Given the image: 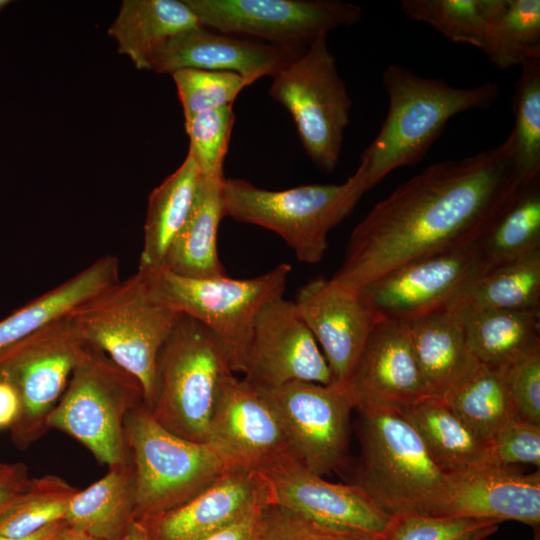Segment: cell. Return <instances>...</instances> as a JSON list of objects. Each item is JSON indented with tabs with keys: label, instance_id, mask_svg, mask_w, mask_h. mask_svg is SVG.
Masks as SVG:
<instances>
[{
	"label": "cell",
	"instance_id": "6da1fadb",
	"mask_svg": "<svg viewBox=\"0 0 540 540\" xmlns=\"http://www.w3.org/2000/svg\"><path fill=\"white\" fill-rule=\"evenodd\" d=\"M521 187L509 136L491 149L432 164L355 226L330 279L358 293L403 264L477 242Z\"/></svg>",
	"mask_w": 540,
	"mask_h": 540
},
{
	"label": "cell",
	"instance_id": "c3c4849f",
	"mask_svg": "<svg viewBox=\"0 0 540 540\" xmlns=\"http://www.w3.org/2000/svg\"><path fill=\"white\" fill-rule=\"evenodd\" d=\"M66 523V522H65ZM55 540H104L92 535H89L80 530L69 527L67 524L58 534Z\"/></svg>",
	"mask_w": 540,
	"mask_h": 540
},
{
	"label": "cell",
	"instance_id": "816d5d0a",
	"mask_svg": "<svg viewBox=\"0 0 540 540\" xmlns=\"http://www.w3.org/2000/svg\"><path fill=\"white\" fill-rule=\"evenodd\" d=\"M11 464L0 462V477H2L6 471L9 469Z\"/></svg>",
	"mask_w": 540,
	"mask_h": 540
},
{
	"label": "cell",
	"instance_id": "f1b7e54d",
	"mask_svg": "<svg viewBox=\"0 0 540 540\" xmlns=\"http://www.w3.org/2000/svg\"><path fill=\"white\" fill-rule=\"evenodd\" d=\"M200 179V169L188 153L182 164L150 193L139 271L163 268L168 251L191 212Z\"/></svg>",
	"mask_w": 540,
	"mask_h": 540
},
{
	"label": "cell",
	"instance_id": "277c9868",
	"mask_svg": "<svg viewBox=\"0 0 540 540\" xmlns=\"http://www.w3.org/2000/svg\"><path fill=\"white\" fill-rule=\"evenodd\" d=\"M367 192L356 170L342 184H309L267 190L238 178L222 182L224 216L275 232L301 262L319 263L328 233L345 219Z\"/></svg>",
	"mask_w": 540,
	"mask_h": 540
},
{
	"label": "cell",
	"instance_id": "9a60e30c",
	"mask_svg": "<svg viewBox=\"0 0 540 540\" xmlns=\"http://www.w3.org/2000/svg\"><path fill=\"white\" fill-rule=\"evenodd\" d=\"M208 442L233 466L258 472L294 457L272 405L233 372L219 383Z\"/></svg>",
	"mask_w": 540,
	"mask_h": 540
},
{
	"label": "cell",
	"instance_id": "74e56055",
	"mask_svg": "<svg viewBox=\"0 0 540 540\" xmlns=\"http://www.w3.org/2000/svg\"><path fill=\"white\" fill-rule=\"evenodd\" d=\"M171 76L185 120L205 111L231 106L239 93L252 84L236 73L225 71L182 69Z\"/></svg>",
	"mask_w": 540,
	"mask_h": 540
},
{
	"label": "cell",
	"instance_id": "d6a6232c",
	"mask_svg": "<svg viewBox=\"0 0 540 540\" xmlns=\"http://www.w3.org/2000/svg\"><path fill=\"white\" fill-rule=\"evenodd\" d=\"M508 365L480 364L469 379L442 399L486 445L512 418L507 382Z\"/></svg>",
	"mask_w": 540,
	"mask_h": 540
},
{
	"label": "cell",
	"instance_id": "836d02e7",
	"mask_svg": "<svg viewBox=\"0 0 540 540\" xmlns=\"http://www.w3.org/2000/svg\"><path fill=\"white\" fill-rule=\"evenodd\" d=\"M481 50L501 70L540 59V1L497 0Z\"/></svg>",
	"mask_w": 540,
	"mask_h": 540
},
{
	"label": "cell",
	"instance_id": "cb8c5ba5",
	"mask_svg": "<svg viewBox=\"0 0 540 540\" xmlns=\"http://www.w3.org/2000/svg\"><path fill=\"white\" fill-rule=\"evenodd\" d=\"M136 473L130 454L71 499L64 521L104 540H121L135 521Z\"/></svg>",
	"mask_w": 540,
	"mask_h": 540
},
{
	"label": "cell",
	"instance_id": "ab89813d",
	"mask_svg": "<svg viewBox=\"0 0 540 540\" xmlns=\"http://www.w3.org/2000/svg\"><path fill=\"white\" fill-rule=\"evenodd\" d=\"M251 540H378L309 520L273 503L260 511Z\"/></svg>",
	"mask_w": 540,
	"mask_h": 540
},
{
	"label": "cell",
	"instance_id": "9c48e42d",
	"mask_svg": "<svg viewBox=\"0 0 540 540\" xmlns=\"http://www.w3.org/2000/svg\"><path fill=\"white\" fill-rule=\"evenodd\" d=\"M142 403L138 380L88 344L47 418V427L72 436L110 467L128 457L124 422Z\"/></svg>",
	"mask_w": 540,
	"mask_h": 540
},
{
	"label": "cell",
	"instance_id": "52a82bcc",
	"mask_svg": "<svg viewBox=\"0 0 540 540\" xmlns=\"http://www.w3.org/2000/svg\"><path fill=\"white\" fill-rule=\"evenodd\" d=\"M124 439L136 473L135 521L180 506L234 467L209 442L165 429L145 403L126 416Z\"/></svg>",
	"mask_w": 540,
	"mask_h": 540
},
{
	"label": "cell",
	"instance_id": "d4e9b609",
	"mask_svg": "<svg viewBox=\"0 0 540 540\" xmlns=\"http://www.w3.org/2000/svg\"><path fill=\"white\" fill-rule=\"evenodd\" d=\"M119 280V260L105 255L0 320V350L68 315Z\"/></svg>",
	"mask_w": 540,
	"mask_h": 540
},
{
	"label": "cell",
	"instance_id": "3957f363",
	"mask_svg": "<svg viewBox=\"0 0 540 540\" xmlns=\"http://www.w3.org/2000/svg\"><path fill=\"white\" fill-rule=\"evenodd\" d=\"M69 315L88 344L138 380L149 409L158 356L180 314L155 295L146 274L118 280Z\"/></svg>",
	"mask_w": 540,
	"mask_h": 540
},
{
	"label": "cell",
	"instance_id": "7c38bea8",
	"mask_svg": "<svg viewBox=\"0 0 540 540\" xmlns=\"http://www.w3.org/2000/svg\"><path fill=\"white\" fill-rule=\"evenodd\" d=\"M198 23L302 53L318 37L359 22L362 8L338 0H183Z\"/></svg>",
	"mask_w": 540,
	"mask_h": 540
},
{
	"label": "cell",
	"instance_id": "bcb514c9",
	"mask_svg": "<svg viewBox=\"0 0 540 540\" xmlns=\"http://www.w3.org/2000/svg\"><path fill=\"white\" fill-rule=\"evenodd\" d=\"M20 408L19 397L15 389L0 380V429L10 428L15 422Z\"/></svg>",
	"mask_w": 540,
	"mask_h": 540
},
{
	"label": "cell",
	"instance_id": "5b68a950",
	"mask_svg": "<svg viewBox=\"0 0 540 540\" xmlns=\"http://www.w3.org/2000/svg\"><path fill=\"white\" fill-rule=\"evenodd\" d=\"M359 413L361 464L354 485L393 518L430 515L445 491L447 474L401 412Z\"/></svg>",
	"mask_w": 540,
	"mask_h": 540
},
{
	"label": "cell",
	"instance_id": "8d00e7d4",
	"mask_svg": "<svg viewBox=\"0 0 540 540\" xmlns=\"http://www.w3.org/2000/svg\"><path fill=\"white\" fill-rule=\"evenodd\" d=\"M497 0H402L403 13L455 43L482 49Z\"/></svg>",
	"mask_w": 540,
	"mask_h": 540
},
{
	"label": "cell",
	"instance_id": "ee69618b",
	"mask_svg": "<svg viewBox=\"0 0 540 540\" xmlns=\"http://www.w3.org/2000/svg\"><path fill=\"white\" fill-rule=\"evenodd\" d=\"M28 468L24 463L11 464L6 473L0 477V515L26 487Z\"/></svg>",
	"mask_w": 540,
	"mask_h": 540
},
{
	"label": "cell",
	"instance_id": "f6af8a7d",
	"mask_svg": "<svg viewBox=\"0 0 540 540\" xmlns=\"http://www.w3.org/2000/svg\"><path fill=\"white\" fill-rule=\"evenodd\" d=\"M265 505L253 510L228 527L201 540H251L259 513Z\"/></svg>",
	"mask_w": 540,
	"mask_h": 540
},
{
	"label": "cell",
	"instance_id": "db71d44e",
	"mask_svg": "<svg viewBox=\"0 0 540 540\" xmlns=\"http://www.w3.org/2000/svg\"><path fill=\"white\" fill-rule=\"evenodd\" d=\"M534 530H535L534 540H540L539 527L534 528Z\"/></svg>",
	"mask_w": 540,
	"mask_h": 540
},
{
	"label": "cell",
	"instance_id": "484cf974",
	"mask_svg": "<svg viewBox=\"0 0 540 540\" xmlns=\"http://www.w3.org/2000/svg\"><path fill=\"white\" fill-rule=\"evenodd\" d=\"M223 179L201 175L191 212L168 251L163 269L195 279L226 276L217 250L218 227L225 217Z\"/></svg>",
	"mask_w": 540,
	"mask_h": 540
},
{
	"label": "cell",
	"instance_id": "8992f818",
	"mask_svg": "<svg viewBox=\"0 0 540 540\" xmlns=\"http://www.w3.org/2000/svg\"><path fill=\"white\" fill-rule=\"evenodd\" d=\"M291 269L281 263L249 279L187 278L163 268L141 272L162 302L207 327L221 345L231 371L242 373L256 318L266 305L283 297Z\"/></svg>",
	"mask_w": 540,
	"mask_h": 540
},
{
	"label": "cell",
	"instance_id": "30bf717a",
	"mask_svg": "<svg viewBox=\"0 0 540 540\" xmlns=\"http://www.w3.org/2000/svg\"><path fill=\"white\" fill-rule=\"evenodd\" d=\"M327 36L315 39L273 77L269 95L290 113L309 158L330 173L340 159L352 102Z\"/></svg>",
	"mask_w": 540,
	"mask_h": 540
},
{
	"label": "cell",
	"instance_id": "7a4b0ae2",
	"mask_svg": "<svg viewBox=\"0 0 540 540\" xmlns=\"http://www.w3.org/2000/svg\"><path fill=\"white\" fill-rule=\"evenodd\" d=\"M382 84L389 98L388 112L357 168L367 191L392 171L421 161L452 117L487 109L500 95L493 82L454 87L400 64L385 68Z\"/></svg>",
	"mask_w": 540,
	"mask_h": 540
},
{
	"label": "cell",
	"instance_id": "60d3db41",
	"mask_svg": "<svg viewBox=\"0 0 540 540\" xmlns=\"http://www.w3.org/2000/svg\"><path fill=\"white\" fill-rule=\"evenodd\" d=\"M498 524L494 520L413 514L394 518L380 540H463L482 528Z\"/></svg>",
	"mask_w": 540,
	"mask_h": 540
},
{
	"label": "cell",
	"instance_id": "f546056e",
	"mask_svg": "<svg viewBox=\"0 0 540 540\" xmlns=\"http://www.w3.org/2000/svg\"><path fill=\"white\" fill-rule=\"evenodd\" d=\"M401 413L422 439L432 460L446 474L491 464L487 445L460 421L442 399L425 396Z\"/></svg>",
	"mask_w": 540,
	"mask_h": 540
},
{
	"label": "cell",
	"instance_id": "4dcf8cb0",
	"mask_svg": "<svg viewBox=\"0 0 540 540\" xmlns=\"http://www.w3.org/2000/svg\"><path fill=\"white\" fill-rule=\"evenodd\" d=\"M540 250L496 266L470 282L446 310H532L539 308Z\"/></svg>",
	"mask_w": 540,
	"mask_h": 540
},
{
	"label": "cell",
	"instance_id": "ba28073f",
	"mask_svg": "<svg viewBox=\"0 0 540 540\" xmlns=\"http://www.w3.org/2000/svg\"><path fill=\"white\" fill-rule=\"evenodd\" d=\"M229 372L226 355L210 330L180 314L158 356L152 417L177 436L208 442L217 389Z\"/></svg>",
	"mask_w": 540,
	"mask_h": 540
},
{
	"label": "cell",
	"instance_id": "44dd1931",
	"mask_svg": "<svg viewBox=\"0 0 540 540\" xmlns=\"http://www.w3.org/2000/svg\"><path fill=\"white\" fill-rule=\"evenodd\" d=\"M268 503L264 477L234 466L180 506L137 521L149 540H201Z\"/></svg>",
	"mask_w": 540,
	"mask_h": 540
},
{
	"label": "cell",
	"instance_id": "f5cc1de1",
	"mask_svg": "<svg viewBox=\"0 0 540 540\" xmlns=\"http://www.w3.org/2000/svg\"><path fill=\"white\" fill-rule=\"evenodd\" d=\"M10 3H11V1H9V0H0V12H1L6 6H8Z\"/></svg>",
	"mask_w": 540,
	"mask_h": 540
},
{
	"label": "cell",
	"instance_id": "b9f144b4",
	"mask_svg": "<svg viewBox=\"0 0 540 540\" xmlns=\"http://www.w3.org/2000/svg\"><path fill=\"white\" fill-rule=\"evenodd\" d=\"M487 454L491 464L523 463L539 468L540 424L510 418L487 444Z\"/></svg>",
	"mask_w": 540,
	"mask_h": 540
},
{
	"label": "cell",
	"instance_id": "e575fe53",
	"mask_svg": "<svg viewBox=\"0 0 540 540\" xmlns=\"http://www.w3.org/2000/svg\"><path fill=\"white\" fill-rule=\"evenodd\" d=\"M79 489L55 475L29 479L0 515V536L25 537L64 520Z\"/></svg>",
	"mask_w": 540,
	"mask_h": 540
},
{
	"label": "cell",
	"instance_id": "e0dca14e",
	"mask_svg": "<svg viewBox=\"0 0 540 540\" xmlns=\"http://www.w3.org/2000/svg\"><path fill=\"white\" fill-rule=\"evenodd\" d=\"M243 379L256 388L292 381L328 385L331 369L294 302L278 298L258 314L246 356Z\"/></svg>",
	"mask_w": 540,
	"mask_h": 540
},
{
	"label": "cell",
	"instance_id": "d6986e66",
	"mask_svg": "<svg viewBox=\"0 0 540 540\" xmlns=\"http://www.w3.org/2000/svg\"><path fill=\"white\" fill-rule=\"evenodd\" d=\"M430 516L514 520L540 524V472L484 464L447 474V485Z\"/></svg>",
	"mask_w": 540,
	"mask_h": 540
},
{
	"label": "cell",
	"instance_id": "f907efd6",
	"mask_svg": "<svg viewBox=\"0 0 540 540\" xmlns=\"http://www.w3.org/2000/svg\"><path fill=\"white\" fill-rule=\"evenodd\" d=\"M498 528V525L488 526L485 528H482L473 534L469 535L463 540H484L488 536H490L492 533L496 532Z\"/></svg>",
	"mask_w": 540,
	"mask_h": 540
},
{
	"label": "cell",
	"instance_id": "7402d4cb",
	"mask_svg": "<svg viewBox=\"0 0 540 540\" xmlns=\"http://www.w3.org/2000/svg\"><path fill=\"white\" fill-rule=\"evenodd\" d=\"M300 54L199 24L159 48L150 59L149 70L168 74L182 69L225 71L254 83L264 76L273 78Z\"/></svg>",
	"mask_w": 540,
	"mask_h": 540
},
{
	"label": "cell",
	"instance_id": "603a6c76",
	"mask_svg": "<svg viewBox=\"0 0 540 540\" xmlns=\"http://www.w3.org/2000/svg\"><path fill=\"white\" fill-rule=\"evenodd\" d=\"M413 350L427 396L443 399L480 366L458 318L440 310L409 323Z\"/></svg>",
	"mask_w": 540,
	"mask_h": 540
},
{
	"label": "cell",
	"instance_id": "1f68e13d",
	"mask_svg": "<svg viewBox=\"0 0 540 540\" xmlns=\"http://www.w3.org/2000/svg\"><path fill=\"white\" fill-rule=\"evenodd\" d=\"M484 273L540 250V182L521 187L477 241Z\"/></svg>",
	"mask_w": 540,
	"mask_h": 540
},
{
	"label": "cell",
	"instance_id": "681fc988",
	"mask_svg": "<svg viewBox=\"0 0 540 540\" xmlns=\"http://www.w3.org/2000/svg\"><path fill=\"white\" fill-rule=\"evenodd\" d=\"M121 540H149V538L142 524L134 521Z\"/></svg>",
	"mask_w": 540,
	"mask_h": 540
},
{
	"label": "cell",
	"instance_id": "2e32d148",
	"mask_svg": "<svg viewBox=\"0 0 540 540\" xmlns=\"http://www.w3.org/2000/svg\"><path fill=\"white\" fill-rule=\"evenodd\" d=\"M270 502L330 527L383 538L393 517L356 485L326 481L290 457L259 472Z\"/></svg>",
	"mask_w": 540,
	"mask_h": 540
},
{
	"label": "cell",
	"instance_id": "7dc6e473",
	"mask_svg": "<svg viewBox=\"0 0 540 540\" xmlns=\"http://www.w3.org/2000/svg\"><path fill=\"white\" fill-rule=\"evenodd\" d=\"M66 525L64 520L52 523L40 531L25 537L0 536V540H55Z\"/></svg>",
	"mask_w": 540,
	"mask_h": 540
},
{
	"label": "cell",
	"instance_id": "5bb4252c",
	"mask_svg": "<svg viewBox=\"0 0 540 540\" xmlns=\"http://www.w3.org/2000/svg\"><path fill=\"white\" fill-rule=\"evenodd\" d=\"M484 274L477 242L403 264L363 287L359 296L379 317L410 323L444 310Z\"/></svg>",
	"mask_w": 540,
	"mask_h": 540
},
{
	"label": "cell",
	"instance_id": "7bdbcfd3",
	"mask_svg": "<svg viewBox=\"0 0 540 540\" xmlns=\"http://www.w3.org/2000/svg\"><path fill=\"white\" fill-rule=\"evenodd\" d=\"M507 382L512 418L540 424V350L509 364Z\"/></svg>",
	"mask_w": 540,
	"mask_h": 540
},
{
	"label": "cell",
	"instance_id": "8fae6325",
	"mask_svg": "<svg viewBox=\"0 0 540 540\" xmlns=\"http://www.w3.org/2000/svg\"><path fill=\"white\" fill-rule=\"evenodd\" d=\"M87 347L68 314L0 350V380L15 389L20 402L10 427L18 449L28 448L48 430L47 418Z\"/></svg>",
	"mask_w": 540,
	"mask_h": 540
},
{
	"label": "cell",
	"instance_id": "4316f807",
	"mask_svg": "<svg viewBox=\"0 0 540 540\" xmlns=\"http://www.w3.org/2000/svg\"><path fill=\"white\" fill-rule=\"evenodd\" d=\"M449 311L460 321L466 344L480 364L504 366L540 350L539 308Z\"/></svg>",
	"mask_w": 540,
	"mask_h": 540
},
{
	"label": "cell",
	"instance_id": "ffe728a7",
	"mask_svg": "<svg viewBox=\"0 0 540 540\" xmlns=\"http://www.w3.org/2000/svg\"><path fill=\"white\" fill-rule=\"evenodd\" d=\"M293 302L298 315L315 337L334 382L347 384L380 318L358 293L324 277L303 285Z\"/></svg>",
	"mask_w": 540,
	"mask_h": 540
},
{
	"label": "cell",
	"instance_id": "d590c367",
	"mask_svg": "<svg viewBox=\"0 0 540 540\" xmlns=\"http://www.w3.org/2000/svg\"><path fill=\"white\" fill-rule=\"evenodd\" d=\"M515 125L509 137L519 183L526 186L540 176V59L521 66L513 95Z\"/></svg>",
	"mask_w": 540,
	"mask_h": 540
},
{
	"label": "cell",
	"instance_id": "f35d334b",
	"mask_svg": "<svg viewBox=\"0 0 540 540\" xmlns=\"http://www.w3.org/2000/svg\"><path fill=\"white\" fill-rule=\"evenodd\" d=\"M235 115L231 106L205 111L185 120L189 151L201 175L222 179Z\"/></svg>",
	"mask_w": 540,
	"mask_h": 540
},
{
	"label": "cell",
	"instance_id": "83f0119b",
	"mask_svg": "<svg viewBox=\"0 0 540 540\" xmlns=\"http://www.w3.org/2000/svg\"><path fill=\"white\" fill-rule=\"evenodd\" d=\"M199 25L183 0H124L108 28L119 53L149 70L155 52L175 35Z\"/></svg>",
	"mask_w": 540,
	"mask_h": 540
},
{
	"label": "cell",
	"instance_id": "4fadbf2b",
	"mask_svg": "<svg viewBox=\"0 0 540 540\" xmlns=\"http://www.w3.org/2000/svg\"><path fill=\"white\" fill-rule=\"evenodd\" d=\"M257 389L274 408L291 453L301 464L324 476L343 463L355 409L346 384L292 381Z\"/></svg>",
	"mask_w": 540,
	"mask_h": 540
},
{
	"label": "cell",
	"instance_id": "ac0fdd59",
	"mask_svg": "<svg viewBox=\"0 0 540 540\" xmlns=\"http://www.w3.org/2000/svg\"><path fill=\"white\" fill-rule=\"evenodd\" d=\"M346 385L358 411L401 412L427 396L409 323L380 318Z\"/></svg>",
	"mask_w": 540,
	"mask_h": 540
}]
</instances>
